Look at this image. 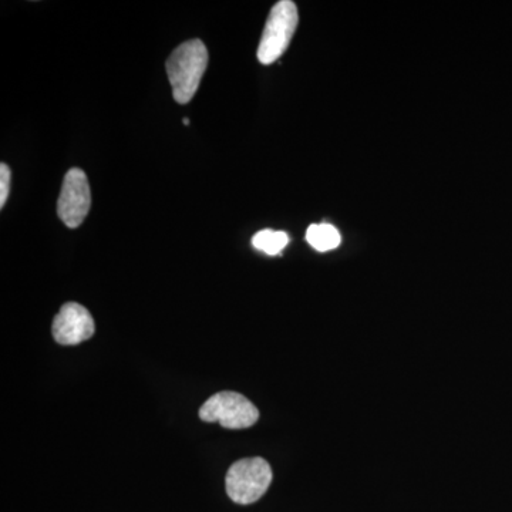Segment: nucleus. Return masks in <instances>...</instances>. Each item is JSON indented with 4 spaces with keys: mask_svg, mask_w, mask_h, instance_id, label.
Returning a JSON list of instances; mask_svg holds the SVG:
<instances>
[{
    "mask_svg": "<svg viewBox=\"0 0 512 512\" xmlns=\"http://www.w3.org/2000/svg\"><path fill=\"white\" fill-rule=\"evenodd\" d=\"M207 66L208 50L200 39L188 40L171 53L165 67L177 103H190L200 87Z\"/></svg>",
    "mask_w": 512,
    "mask_h": 512,
    "instance_id": "f257e3e1",
    "label": "nucleus"
},
{
    "mask_svg": "<svg viewBox=\"0 0 512 512\" xmlns=\"http://www.w3.org/2000/svg\"><path fill=\"white\" fill-rule=\"evenodd\" d=\"M272 483V470L264 458H244L232 464L225 478L227 494L234 503H256Z\"/></svg>",
    "mask_w": 512,
    "mask_h": 512,
    "instance_id": "f03ea898",
    "label": "nucleus"
},
{
    "mask_svg": "<svg viewBox=\"0 0 512 512\" xmlns=\"http://www.w3.org/2000/svg\"><path fill=\"white\" fill-rule=\"evenodd\" d=\"M298 8L291 0L276 3L268 20L258 47V59L262 64L276 62L288 49L298 28Z\"/></svg>",
    "mask_w": 512,
    "mask_h": 512,
    "instance_id": "7ed1b4c3",
    "label": "nucleus"
},
{
    "mask_svg": "<svg viewBox=\"0 0 512 512\" xmlns=\"http://www.w3.org/2000/svg\"><path fill=\"white\" fill-rule=\"evenodd\" d=\"M200 419L220 423L229 430L248 429L259 419L258 409L247 397L235 392H221L210 397L200 409Z\"/></svg>",
    "mask_w": 512,
    "mask_h": 512,
    "instance_id": "20e7f679",
    "label": "nucleus"
},
{
    "mask_svg": "<svg viewBox=\"0 0 512 512\" xmlns=\"http://www.w3.org/2000/svg\"><path fill=\"white\" fill-rule=\"evenodd\" d=\"M92 205L89 180L80 168H73L64 177L57 202V214L69 228H77L86 220Z\"/></svg>",
    "mask_w": 512,
    "mask_h": 512,
    "instance_id": "39448f33",
    "label": "nucleus"
},
{
    "mask_svg": "<svg viewBox=\"0 0 512 512\" xmlns=\"http://www.w3.org/2000/svg\"><path fill=\"white\" fill-rule=\"evenodd\" d=\"M96 325L90 312L76 302L64 303L53 320V338L59 345L74 346L94 335Z\"/></svg>",
    "mask_w": 512,
    "mask_h": 512,
    "instance_id": "423d86ee",
    "label": "nucleus"
},
{
    "mask_svg": "<svg viewBox=\"0 0 512 512\" xmlns=\"http://www.w3.org/2000/svg\"><path fill=\"white\" fill-rule=\"evenodd\" d=\"M306 241L316 251L328 252L338 248L340 245V234L338 229L330 224L311 225L306 231Z\"/></svg>",
    "mask_w": 512,
    "mask_h": 512,
    "instance_id": "0eeeda50",
    "label": "nucleus"
},
{
    "mask_svg": "<svg viewBox=\"0 0 512 512\" xmlns=\"http://www.w3.org/2000/svg\"><path fill=\"white\" fill-rule=\"evenodd\" d=\"M289 244V237L282 231H272V229H264L258 232L252 238V245L259 251L265 252L266 255H279Z\"/></svg>",
    "mask_w": 512,
    "mask_h": 512,
    "instance_id": "6e6552de",
    "label": "nucleus"
},
{
    "mask_svg": "<svg viewBox=\"0 0 512 512\" xmlns=\"http://www.w3.org/2000/svg\"><path fill=\"white\" fill-rule=\"evenodd\" d=\"M10 190V170L8 165H0V207H5Z\"/></svg>",
    "mask_w": 512,
    "mask_h": 512,
    "instance_id": "1a4fd4ad",
    "label": "nucleus"
},
{
    "mask_svg": "<svg viewBox=\"0 0 512 512\" xmlns=\"http://www.w3.org/2000/svg\"><path fill=\"white\" fill-rule=\"evenodd\" d=\"M184 124H185V126H190V120L184 119Z\"/></svg>",
    "mask_w": 512,
    "mask_h": 512,
    "instance_id": "9d476101",
    "label": "nucleus"
}]
</instances>
